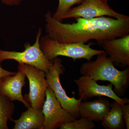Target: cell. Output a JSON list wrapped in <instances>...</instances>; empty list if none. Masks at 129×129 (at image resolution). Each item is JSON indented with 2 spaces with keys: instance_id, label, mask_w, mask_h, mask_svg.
<instances>
[{
  "instance_id": "1",
  "label": "cell",
  "mask_w": 129,
  "mask_h": 129,
  "mask_svg": "<svg viewBox=\"0 0 129 129\" xmlns=\"http://www.w3.org/2000/svg\"><path fill=\"white\" fill-rule=\"evenodd\" d=\"M76 22L63 23L53 18L50 11L45 15L47 35L61 43H85L91 40L99 45L105 41L129 34V17L116 19L102 16L78 18Z\"/></svg>"
},
{
  "instance_id": "2",
  "label": "cell",
  "mask_w": 129,
  "mask_h": 129,
  "mask_svg": "<svg viewBox=\"0 0 129 129\" xmlns=\"http://www.w3.org/2000/svg\"><path fill=\"white\" fill-rule=\"evenodd\" d=\"M80 72L83 76H89L95 81L110 82L113 86L114 92L120 97L124 94L128 87L129 67L122 71L117 69L104 51L98 55L95 61H88L81 64Z\"/></svg>"
},
{
  "instance_id": "3",
  "label": "cell",
  "mask_w": 129,
  "mask_h": 129,
  "mask_svg": "<svg viewBox=\"0 0 129 129\" xmlns=\"http://www.w3.org/2000/svg\"><path fill=\"white\" fill-rule=\"evenodd\" d=\"M93 43H61L52 39L48 35L40 39L41 49L47 58L51 61L59 56L71 58L74 61L85 59L89 61L93 57L104 51L91 48Z\"/></svg>"
},
{
  "instance_id": "4",
  "label": "cell",
  "mask_w": 129,
  "mask_h": 129,
  "mask_svg": "<svg viewBox=\"0 0 129 129\" xmlns=\"http://www.w3.org/2000/svg\"><path fill=\"white\" fill-rule=\"evenodd\" d=\"M50 61V67L48 72L45 73L49 87L53 91L63 108L78 118L80 117L79 106L83 98L76 99L74 97H70L67 95L60 81V75L64 73L65 71L62 60L57 57Z\"/></svg>"
},
{
  "instance_id": "5",
  "label": "cell",
  "mask_w": 129,
  "mask_h": 129,
  "mask_svg": "<svg viewBox=\"0 0 129 129\" xmlns=\"http://www.w3.org/2000/svg\"><path fill=\"white\" fill-rule=\"evenodd\" d=\"M41 35L42 29L39 28L34 44L33 45L29 43L24 44L25 50L23 51L0 50V63L5 60H14L18 63L31 65L45 73L48 72L51 61L47 58L41 49L40 40Z\"/></svg>"
},
{
  "instance_id": "6",
  "label": "cell",
  "mask_w": 129,
  "mask_h": 129,
  "mask_svg": "<svg viewBox=\"0 0 129 129\" xmlns=\"http://www.w3.org/2000/svg\"><path fill=\"white\" fill-rule=\"evenodd\" d=\"M18 63V69L25 74L29 83V93L25 95L24 99L32 107L42 109L49 87L45 73L29 64Z\"/></svg>"
},
{
  "instance_id": "7",
  "label": "cell",
  "mask_w": 129,
  "mask_h": 129,
  "mask_svg": "<svg viewBox=\"0 0 129 129\" xmlns=\"http://www.w3.org/2000/svg\"><path fill=\"white\" fill-rule=\"evenodd\" d=\"M105 16L116 19L128 16L115 11L103 0H83L78 6L71 8L63 15L60 21L68 18L91 19Z\"/></svg>"
},
{
  "instance_id": "8",
  "label": "cell",
  "mask_w": 129,
  "mask_h": 129,
  "mask_svg": "<svg viewBox=\"0 0 129 129\" xmlns=\"http://www.w3.org/2000/svg\"><path fill=\"white\" fill-rule=\"evenodd\" d=\"M45 120L42 129H56L76 119L61 106L53 91L48 87L42 108Z\"/></svg>"
},
{
  "instance_id": "9",
  "label": "cell",
  "mask_w": 129,
  "mask_h": 129,
  "mask_svg": "<svg viewBox=\"0 0 129 129\" xmlns=\"http://www.w3.org/2000/svg\"><path fill=\"white\" fill-rule=\"evenodd\" d=\"M74 82L77 86L80 98L87 100L95 97L106 96L113 99L121 106L129 104V100L126 98L119 96L113 89L111 83L107 85H100L89 76H83L75 79Z\"/></svg>"
},
{
  "instance_id": "10",
  "label": "cell",
  "mask_w": 129,
  "mask_h": 129,
  "mask_svg": "<svg viewBox=\"0 0 129 129\" xmlns=\"http://www.w3.org/2000/svg\"><path fill=\"white\" fill-rule=\"evenodd\" d=\"M99 46L114 64L125 68L129 66V34L103 42Z\"/></svg>"
},
{
  "instance_id": "11",
  "label": "cell",
  "mask_w": 129,
  "mask_h": 129,
  "mask_svg": "<svg viewBox=\"0 0 129 129\" xmlns=\"http://www.w3.org/2000/svg\"><path fill=\"white\" fill-rule=\"evenodd\" d=\"M25 74L20 70L14 75H7L0 80V94L11 101H17L27 108L30 106L22 94V89L25 84Z\"/></svg>"
},
{
  "instance_id": "12",
  "label": "cell",
  "mask_w": 129,
  "mask_h": 129,
  "mask_svg": "<svg viewBox=\"0 0 129 129\" xmlns=\"http://www.w3.org/2000/svg\"><path fill=\"white\" fill-rule=\"evenodd\" d=\"M108 99L102 96L92 101L81 102L79 108L80 116L92 121H102L111 109Z\"/></svg>"
},
{
  "instance_id": "13",
  "label": "cell",
  "mask_w": 129,
  "mask_h": 129,
  "mask_svg": "<svg viewBox=\"0 0 129 129\" xmlns=\"http://www.w3.org/2000/svg\"><path fill=\"white\" fill-rule=\"evenodd\" d=\"M21 114L18 119H12L14 123L13 129H42L45 117L42 109H36L29 106Z\"/></svg>"
},
{
  "instance_id": "14",
  "label": "cell",
  "mask_w": 129,
  "mask_h": 129,
  "mask_svg": "<svg viewBox=\"0 0 129 129\" xmlns=\"http://www.w3.org/2000/svg\"><path fill=\"white\" fill-rule=\"evenodd\" d=\"M111 109L102 121L106 129H124L125 126L122 114V106L114 101L111 103Z\"/></svg>"
},
{
  "instance_id": "15",
  "label": "cell",
  "mask_w": 129,
  "mask_h": 129,
  "mask_svg": "<svg viewBox=\"0 0 129 129\" xmlns=\"http://www.w3.org/2000/svg\"><path fill=\"white\" fill-rule=\"evenodd\" d=\"M15 110L13 101L0 94V129H8L7 122L11 120Z\"/></svg>"
},
{
  "instance_id": "16",
  "label": "cell",
  "mask_w": 129,
  "mask_h": 129,
  "mask_svg": "<svg viewBox=\"0 0 129 129\" xmlns=\"http://www.w3.org/2000/svg\"><path fill=\"white\" fill-rule=\"evenodd\" d=\"M93 121L87 118L81 117L76 119L67 122L60 126V129H93L95 127Z\"/></svg>"
},
{
  "instance_id": "17",
  "label": "cell",
  "mask_w": 129,
  "mask_h": 129,
  "mask_svg": "<svg viewBox=\"0 0 129 129\" xmlns=\"http://www.w3.org/2000/svg\"><path fill=\"white\" fill-rule=\"evenodd\" d=\"M83 0H58L59 3L56 11L52 17L58 21H60V18L63 15L72 8L74 5L80 4Z\"/></svg>"
},
{
  "instance_id": "18",
  "label": "cell",
  "mask_w": 129,
  "mask_h": 129,
  "mask_svg": "<svg viewBox=\"0 0 129 129\" xmlns=\"http://www.w3.org/2000/svg\"><path fill=\"white\" fill-rule=\"evenodd\" d=\"M123 119L126 129H129V105L125 104L121 106Z\"/></svg>"
},
{
  "instance_id": "19",
  "label": "cell",
  "mask_w": 129,
  "mask_h": 129,
  "mask_svg": "<svg viewBox=\"0 0 129 129\" xmlns=\"http://www.w3.org/2000/svg\"><path fill=\"white\" fill-rule=\"evenodd\" d=\"M3 4L7 6H18L20 5L23 0H1Z\"/></svg>"
},
{
  "instance_id": "20",
  "label": "cell",
  "mask_w": 129,
  "mask_h": 129,
  "mask_svg": "<svg viewBox=\"0 0 129 129\" xmlns=\"http://www.w3.org/2000/svg\"><path fill=\"white\" fill-rule=\"evenodd\" d=\"M16 72H11L2 68L1 66V63H0V80L3 77L7 75H14L16 74Z\"/></svg>"
},
{
  "instance_id": "21",
  "label": "cell",
  "mask_w": 129,
  "mask_h": 129,
  "mask_svg": "<svg viewBox=\"0 0 129 129\" xmlns=\"http://www.w3.org/2000/svg\"><path fill=\"white\" fill-rule=\"evenodd\" d=\"M105 2L108 3V0H103Z\"/></svg>"
}]
</instances>
